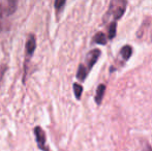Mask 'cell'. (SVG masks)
Segmentation results:
<instances>
[{
	"label": "cell",
	"mask_w": 152,
	"mask_h": 151,
	"mask_svg": "<svg viewBox=\"0 0 152 151\" xmlns=\"http://www.w3.org/2000/svg\"><path fill=\"white\" fill-rule=\"evenodd\" d=\"M127 6V2L124 0H113L110 2V5L104 17V23L107 26L116 24V21L123 16Z\"/></svg>",
	"instance_id": "6da1fadb"
},
{
	"label": "cell",
	"mask_w": 152,
	"mask_h": 151,
	"mask_svg": "<svg viewBox=\"0 0 152 151\" xmlns=\"http://www.w3.org/2000/svg\"><path fill=\"white\" fill-rule=\"evenodd\" d=\"M100 56V51L98 49H94V50L90 51L86 56V63L85 64H80L77 73V78L80 81H84L87 78L89 71H91L92 66L96 63Z\"/></svg>",
	"instance_id": "7a4b0ae2"
},
{
	"label": "cell",
	"mask_w": 152,
	"mask_h": 151,
	"mask_svg": "<svg viewBox=\"0 0 152 151\" xmlns=\"http://www.w3.org/2000/svg\"><path fill=\"white\" fill-rule=\"evenodd\" d=\"M17 2L7 1L5 3H0V31H2L5 26L6 18L16 12Z\"/></svg>",
	"instance_id": "3957f363"
},
{
	"label": "cell",
	"mask_w": 152,
	"mask_h": 151,
	"mask_svg": "<svg viewBox=\"0 0 152 151\" xmlns=\"http://www.w3.org/2000/svg\"><path fill=\"white\" fill-rule=\"evenodd\" d=\"M34 133H35V139L38 148L42 151H49V147L46 145V133H45L44 129L40 126H36L34 128Z\"/></svg>",
	"instance_id": "277c9868"
},
{
	"label": "cell",
	"mask_w": 152,
	"mask_h": 151,
	"mask_svg": "<svg viewBox=\"0 0 152 151\" xmlns=\"http://www.w3.org/2000/svg\"><path fill=\"white\" fill-rule=\"evenodd\" d=\"M36 48V39L35 36L33 34H29L28 38H27L26 42V63H25V67H26L27 61L31 58V56L33 55L34 50Z\"/></svg>",
	"instance_id": "5b68a950"
},
{
	"label": "cell",
	"mask_w": 152,
	"mask_h": 151,
	"mask_svg": "<svg viewBox=\"0 0 152 151\" xmlns=\"http://www.w3.org/2000/svg\"><path fill=\"white\" fill-rule=\"evenodd\" d=\"M104 91H106V85L104 84H100L99 86L97 87V90H96V94H95V103L97 105H100L102 101V98H104Z\"/></svg>",
	"instance_id": "8992f818"
},
{
	"label": "cell",
	"mask_w": 152,
	"mask_h": 151,
	"mask_svg": "<svg viewBox=\"0 0 152 151\" xmlns=\"http://www.w3.org/2000/svg\"><path fill=\"white\" fill-rule=\"evenodd\" d=\"M132 54V48L130 46H124L120 51V55L124 60H128Z\"/></svg>",
	"instance_id": "52a82bcc"
},
{
	"label": "cell",
	"mask_w": 152,
	"mask_h": 151,
	"mask_svg": "<svg viewBox=\"0 0 152 151\" xmlns=\"http://www.w3.org/2000/svg\"><path fill=\"white\" fill-rule=\"evenodd\" d=\"M93 42L99 44H107V36L104 35V33L97 32L93 37Z\"/></svg>",
	"instance_id": "ba28073f"
},
{
	"label": "cell",
	"mask_w": 152,
	"mask_h": 151,
	"mask_svg": "<svg viewBox=\"0 0 152 151\" xmlns=\"http://www.w3.org/2000/svg\"><path fill=\"white\" fill-rule=\"evenodd\" d=\"M74 91H75V96H76V98L80 99L81 95H82V92H83V87L81 86L80 84H78V83H75L74 84Z\"/></svg>",
	"instance_id": "9c48e42d"
},
{
	"label": "cell",
	"mask_w": 152,
	"mask_h": 151,
	"mask_svg": "<svg viewBox=\"0 0 152 151\" xmlns=\"http://www.w3.org/2000/svg\"><path fill=\"white\" fill-rule=\"evenodd\" d=\"M116 29L117 26L116 24H112L110 26H108V38L109 39H113L116 35Z\"/></svg>",
	"instance_id": "30bf717a"
},
{
	"label": "cell",
	"mask_w": 152,
	"mask_h": 151,
	"mask_svg": "<svg viewBox=\"0 0 152 151\" xmlns=\"http://www.w3.org/2000/svg\"><path fill=\"white\" fill-rule=\"evenodd\" d=\"M64 5H65V1H56L55 2V9H56L57 14H59V12L63 9Z\"/></svg>",
	"instance_id": "8fae6325"
},
{
	"label": "cell",
	"mask_w": 152,
	"mask_h": 151,
	"mask_svg": "<svg viewBox=\"0 0 152 151\" xmlns=\"http://www.w3.org/2000/svg\"><path fill=\"white\" fill-rule=\"evenodd\" d=\"M141 151H152V147L147 142H145V143L143 144L142 148H141Z\"/></svg>",
	"instance_id": "7c38bea8"
}]
</instances>
